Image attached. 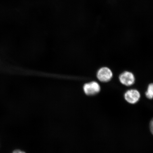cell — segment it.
Returning <instances> with one entry per match:
<instances>
[{"label":"cell","instance_id":"cell-2","mask_svg":"<svg viewBox=\"0 0 153 153\" xmlns=\"http://www.w3.org/2000/svg\"><path fill=\"white\" fill-rule=\"evenodd\" d=\"M101 87L97 82L93 81L85 84L83 86V91L85 94L88 96L96 95L99 93Z\"/></svg>","mask_w":153,"mask_h":153},{"label":"cell","instance_id":"cell-3","mask_svg":"<svg viewBox=\"0 0 153 153\" xmlns=\"http://www.w3.org/2000/svg\"><path fill=\"white\" fill-rule=\"evenodd\" d=\"M120 81L122 85L127 86L133 85L135 82L134 74L129 71H124L119 76Z\"/></svg>","mask_w":153,"mask_h":153},{"label":"cell","instance_id":"cell-1","mask_svg":"<svg viewBox=\"0 0 153 153\" xmlns=\"http://www.w3.org/2000/svg\"><path fill=\"white\" fill-rule=\"evenodd\" d=\"M113 73L110 68L108 67H102L99 69L97 73V77L101 82H108L111 79Z\"/></svg>","mask_w":153,"mask_h":153},{"label":"cell","instance_id":"cell-6","mask_svg":"<svg viewBox=\"0 0 153 153\" xmlns=\"http://www.w3.org/2000/svg\"><path fill=\"white\" fill-rule=\"evenodd\" d=\"M150 129L151 132H152L153 135V118L150 122Z\"/></svg>","mask_w":153,"mask_h":153},{"label":"cell","instance_id":"cell-7","mask_svg":"<svg viewBox=\"0 0 153 153\" xmlns=\"http://www.w3.org/2000/svg\"><path fill=\"white\" fill-rule=\"evenodd\" d=\"M12 153H26L23 151H21L19 150H15Z\"/></svg>","mask_w":153,"mask_h":153},{"label":"cell","instance_id":"cell-4","mask_svg":"<svg viewBox=\"0 0 153 153\" xmlns=\"http://www.w3.org/2000/svg\"><path fill=\"white\" fill-rule=\"evenodd\" d=\"M140 93L136 89H130L126 92L124 98L127 102L131 104H135L139 101Z\"/></svg>","mask_w":153,"mask_h":153},{"label":"cell","instance_id":"cell-5","mask_svg":"<svg viewBox=\"0 0 153 153\" xmlns=\"http://www.w3.org/2000/svg\"><path fill=\"white\" fill-rule=\"evenodd\" d=\"M145 95L147 98L149 99L153 98V83H151L148 85Z\"/></svg>","mask_w":153,"mask_h":153}]
</instances>
